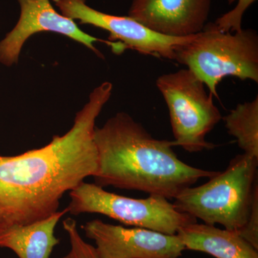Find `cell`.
Listing matches in <instances>:
<instances>
[{"label": "cell", "instance_id": "obj_1", "mask_svg": "<svg viewBox=\"0 0 258 258\" xmlns=\"http://www.w3.org/2000/svg\"><path fill=\"white\" fill-rule=\"evenodd\" d=\"M112 90L110 82L95 88L76 113L72 128L45 147L13 157L0 156V235L50 217L58 211L64 194L96 174L93 134Z\"/></svg>", "mask_w": 258, "mask_h": 258}, {"label": "cell", "instance_id": "obj_2", "mask_svg": "<svg viewBox=\"0 0 258 258\" xmlns=\"http://www.w3.org/2000/svg\"><path fill=\"white\" fill-rule=\"evenodd\" d=\"M98 152L95 184L144 191L168 200L203 178L218 171L204 170L183 162L172 142L153 137L127 113H116L101 128L95 127Z\"/></svg>", "mask_w": 258, "mask_h": 258}, {"label": "cell", "instance_id": "obj_3", "mask_svg": "<svg viewBox=\"0 0 258 258\" xmlns=\"http://www.w3.org/2000/svg\"><path fill=\"white\" fill-rule=\"evenodd\" d=\"M257 166L258 159L239 154L208 182L182 190L173 204L179 211L207 225L220 224L226 230L240 231L258 196Z\"/></svg>", "mask_w": 258, "mask_h": 258}, {"label": "cell", "instance_id": "obj_4", "mask_svg": "<svg viewBox=\"0 0 258 258\" xmlns=\"http://www.w3.org/2000/svg\"><path fill=\"white\" fill-rule=\"evenodd\" d=\"M184 64L218 98L217 86L228 76L258 82V35L252 29L222 32L214 23L177 47L175 60Z\"/></svg>", "mask_w": 258, "mask_h": 258}, {"label": "cell", "instance_id": "obj_5", "mask_svg": "<svg viewBox=\"0 0 258 258\" xmlns=\"http://www.w3.org/2000/svg\"><path fill=\"white\" fill-rule=\"evenodd\" d=\"M189 69L161 75L157 86L165 100L174 141L186 152H200L216 147L206 141L207 135L221 120L222 117L215 106L211 93Z\"/></svg>", "mask_w": 258, "mask_h": 258}, {"label": "cell", "instance_id": "obj_6", "mask_svg": "<svg viewBox=\"0 0 258 258\" xmlns=\"http://www.w3.org/2000/svg\"><path fill=\"white\" fill-rule=\"evenodd\" d=\"M69 213H97L125 225L176 235L178 231L197 222L195 217L179 211L168 199L149 195L146 199L126 198L108 192L96 184L83 181L69 192Z\"/></svg>", "mask_w": 258, "mask_h": 258}, {"label": "cell", "instance_id": "obj_7", "mask_svg": "<svg viewBox=\"0 0 258 258\" xmlns=\"http://www.w3.org/2000/svg\"><path fill=\"white\" fill-rule=\"evenodd\" d=\"M64 16L109 32V41L123 50L132 49L146 55L175 60L176 50L190 37H168L151 30L128 16L102 13L86 4V0H52Z\"/></svg>", "mask_w": 258, "mask_h": 258}, {"label": "cell", "instance_id": "obj_8", "mask_svg": "<svg viewBox=\"0 0 258 258\" xmlns=\"http://www.w3.org/2000/svg\"><path fill=\"white\" fill-rule=\"evenodd\" d=\"M20 18L11 32L0 42V62L11 66L18 62L24 44L35 34L42 32L60 34L79 42L93 51L98 57L103 54L95 47L97 42H105L114 50L116 44L103 40L82 31L75 20L57 13L50 0H18Z\"/></svg>", "mask_w": 258, "mask_h": 258}, {"label": "cell", "instance_id": "obj_9", "mask_svg": "<svg viewBox=\"0 0 258 258\" xmlns=\"http://www.w3.org/2000/svg\"><path fill=\"white\" fill-rule=\"evenodd\" d=\"M82 227L86 237L94 241L101 258H179L185 250L176 235L127 228L101 220L86 222Z\"/></svg>", "mask_w": 258, "mask_h": 258}, {"label": "cell", "instance_id": "obj_10", "mask_svg": "<svg viewBox=\"0 0 258 258\" xmlns=\"http://www.w3.org/2000/svg\"><path fill=\"white\" fill-rule=\"evenodd\" d=\"M211 3L212 0H133L128 16L161 35L188 37L205 28Z\"/></svg>", "mask_w": 258, "mask_h": 258}, {"label": "cell", "instance_id": "obj_11", "mask_svg": "<svg viewBox=\"0 0 258 258\" xmlns=\"http://www.w3.org/2000/svg\"><path fill=\"white\" fill-rule=\"evenodd\" d=\"M176 235L185 249L205 252L215 258H258V249L238 231L195 222L181 227Z\"/></svg>", "mask_w": 258, "mask_h": 258}, {"label": "cell", "instance_id": "obj_12", "mask_svg": "<svg viewBox=\"0 0 258 258\" xmlns=\"http://www.w3.org/2000/svg\"><path fill=\"white\" fill-rule=\"evenodd\" d=\"M68 208L28 225L16 226L0 235V247L13 250L19 258H50L60 240L55 235L57 222Z\"/></svg>", "mask_w": 258, "mask_h": 258}, {"label": "cell", "instance_id": "obj_13", "mask_svg": "<svg viewBox=\"0 0 258 258\" xmlns=\"http://www.w3.org/2000/svg\"><path fill=\"white\" fill-rule=\"evenodd\" d=\"M222 118L227 132L237 139L244 154L258 159V97L239 103Z\"/></svg>", "mask_w": 258, "mask_h": 258}, {"label": "cell", "instance_id": "obj_14", "mask_svg": "<svg viewBox=\"0 0 258 258\" xmlns=\"http://www.w3.org/2000/svg\"><path fill=\"white\" fill-rule=\"evenodd\" d=\"M62 226L71 244L69 252L62 258H101L96 247L86 242L80 235L76 220L66 219L62 221Z\"/></svg>", "mask_w": 258, "mask_h": 258}, {"label": "cell", "instance_id": "obj_15", "mask_svg": "<svg viewBox=\"0 0 258 258\" xmlns=\"http://www.w3.org/2000/svg\"><path fill=\"white\" fill-rule=\"evenodd\" d=\"M229 4L237 2V5L228 13L222 15L214 23L222 32H235L242 30V18L244 13L257 0H227Z\"/></svg>", "mask_w": 258, "mask_h": 258}, {"label": "cell", "instance_id": "obj_16", "mask_svg": "<svg viewBox=\"0 0 258 258\" xmlns=\"http://www.w3.org/2000/svg\"><path fill=\"white\" fill-rule=\"evenodd\" d=\"M238 232L254 248L258 249V196L254 198L247 223Z\"/></svg>", "mask_w": 258, "mask_h": 258}]
</instances>
